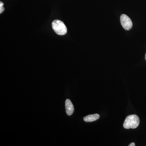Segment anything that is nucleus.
I'll return each instance as SVG.
<instances>
[{"label":"nucleus","instance_id":"nucleus-1","mask_svg":"<svg viewBox=\"0 0 146 146\" xmlns=\"http://www.w3.org/2000/svg\"><path fill=\"white\" fill-rule=\"evenodd\" d=\"M140 123V119L137 115H130L126 118L123 123V127L126 129H135L138 127Z\"/></svg>","mask_w":146,"mask_h":146},{"label":"nucleus","instance_id":"nucleus-2","mask_svg":"<svg viewBox=\"0 0 146 146\" xmlns=\"http://www.w3.org/2000/svg\"><path fill=\"white\" fill-rule=\"evenodd\" d=\"M53 29L58 35H63L67 33V27L62 21L54 20L52 24Z\"/></svg>","mask_w":146,"mask_h":146},{"label":"nucleus","instance_id":"nucleus-3","mask_svg":"<svg viewBox=\"0 0 146 146\" xmlns=\"http://www.w3.org/2000/svg\"><path fill=\"white\" fill-rule=\"evenodd\" d=\"M121 24L126 30H129L132 27V23L130 18L125 14H122L120 18Z\"/></svg>","mask_w":146,"mask_h":146},{"label":"nucleus","instance_id":"nucleus-4","mask_svg":"<svg viewBox=\"0 0 146 146\" xmlns=\"http://www.w3.org/2000/svg\"><path fill=\"white\" fill-rule=\"evenodd\" d=\"M65 110L67 115L68 116H71L74 113V105L72 103L70 100L67 99L65 102Z\"/></svg>","mask_w":146,"mask_h":146},{"label":"nucleus","instance_id":"nucleus-5","mask_svg":"<svg viewBox=\"0 0 146 146\" xmlns=\"http://www.w3.org/2000/svg\"><path fill=\"white\" fill-rule=\"evenodd\" d=\"M100 117L99 115L98 114H94V115H90L86 116L83 118L84 121L86 122H91L98 119Z\"/></svg>","mask_w":146,"mask_h":146},{"label":"nucleus","instance_id":"nucleus-6","mask_svg":"<svg viewBox=\"0 0 146 146\" xmlns=\"http://www.w3.org/2000/svg\"><path fill=\"white\" fill-rule=\"evenodd\" d=\"M4 10L5 8L3 7H0V13H3Z\"/></svg>","mask_w":146,"mask_h":146},{"label":"nucleus","instance_id":"nucleus-7","mask_svg":"<svg viewBox=\"0 0 146 146\" xmlns=\"http://www.w3.org/2000/svg\"><path fill=\"white\" fill-rule=\"evenodd\" d=\"M136 145H135V144L134 143H130L129 144V146H135Z\"/></svg>","mask_w":146,"mask_h":146},{"label":"nucleus","instance_id":"nucleus-8","mask_svg":"<svg viewBox=\"0 0 146 146\" xmlns=\"http://www.w3.org/2000/svg\"><path fill=\"white\" fill-rule=\"evenodd\" d=\"M4 5L3 3L1 1L0 2V7H3V6Z\"/></svg>","mask_w":146,"mask_h":146},{"label":"nucleus","instance_id":"nucleus-9","mask_svg":"<svg viewBox=\"0 0 146 146\" xmlns=\"http://www.w3.org/2000/svg\"><path fill=\"white\" fill-rule=\"evenodd\" d=\"M145 59L146 60V54H145Z\"/></svg>","mask_w":146,"mask_h":146}]
</instances>
